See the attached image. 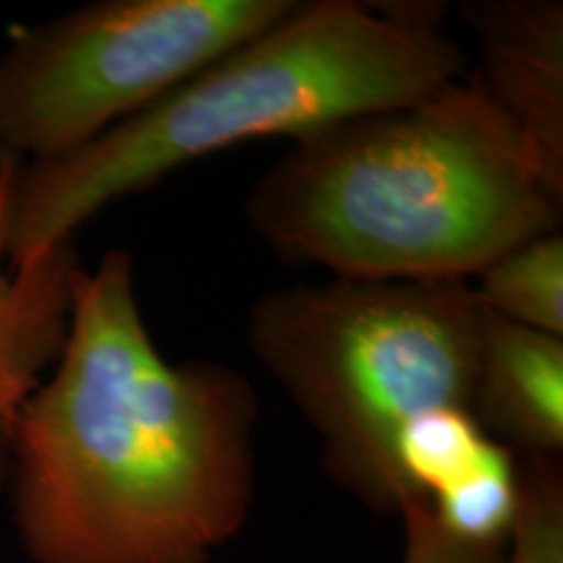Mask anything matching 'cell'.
<instances>
[{"mask_svg":"<svg viewBox=\"0 0 563 563\" xmlns=\"http://www.w3.org/2000/svg\"><path fill=\"white\" fill-rule=\"evenodd\" d=\"M473 418L517 456L563 449V336L534 332L488 311L477 361Z\"/></svg>","mask_w":563,"mask_h":563,"instance_id":"8","label":"cell"},{"mask_svg":"<svg viewBox=\"0 0 563 563\" xmlns=\"http://www.w3.org/2000/svg\"><path fill=\"white\" fill-rule=\"evenodd\" d=\"M21 165L19 157L0 152V496L9 490L21 410L58 363L74 285L84 269L76 241L53 245L24 264H9L5 220Z\"/></svg>","mask_w":563,"mask_h":563,"instance_id":"7","label":"cell"},{"mask_svg":"<svg viewBox=\"0 0 563 563\" xmlns=\"http://www.w3.org/2000/svg\"><path fill=\"white\" fill-rule=\"evenodd\" d=\"M256 389L173 363L146 327L129 251L81 269L58 363L21 410L11 506L32 563H209L256 490Z\"/></svg>","mask_w":563,"mask_h":563,"instance_id":"1","label":"cell"},{"mask_svg":"<svg viewBox=\"0 0 563 563\" xmlns=\"http://www.w3.org/2000/svg\"><path fill=\"white\" fill-rule=\"evenodd\" d=\"M485 316L473 282L332 277L262 295L245 334L332 481L397 517L410 501L399 435L426 412H473Z\"/></svg>","mask_w":563,"mask_h":563,"instance_id":"4","label":"cell"},{"mask_svg":"<svg viewBox=\"0 0 563 563\" xmlns=\"http://www.w3.org/2000/svg\"><path fill=\"white\" fill-rule=\"evenodd\" d=\"M460 16L475 34L473 76L522 136L540 173L563 191L561 0H470Z\"/></svg>","mask_w":563,"mask_h":563,"instance_id":"6","label":"cell"},{"mask_svg":"<svg viewBox=\"0 0 563 563\" xmlns=\"http://www.w3.org/2000/svg\"><path fill=\"white\" fill-rule=\"evenodd\" d=\"M493 316L534 332L563 336V238H530L496 256L473 279Z\"/></svg>","mask_w":563,"mask_h":563,"instance_id":"9","label":"cell"},{"mask_svg":"<svg viewBox=\"0 0 563 563\" xmlns=\"http://www.w3.org/2000/svg\"><path fill=\"white\" fill-rule=\"evenodd\" d=\"M561 217L563 191L473 70L290 141L245 196L274 256L347 279L473 282Z\"/></svg>","mask_w":563,"mask_h":563,"instance_id":"2","label":"cell"},{"mask_svg":"<svg viewBox=\"0 0 563 563\" xmlns=\"http://www.w3.org/2000/svg\"><path fill=\"white\" fill-rule=\"evenodd\" d=\"M295 0H97L21 30L0 53V152L24 165L81 150Z\"/></svg>","mask_w":563,"mask_h":563,"instance_id":"5","label":"cell"},{"mask_svg":"<svg viewBox=\"0 0 563 563\" xmlns=\"http://www.w3.org/2000/svg\"><path fill=\"white\" fill-rule=\"evenodd\" d=\"M443 3L295 0L269 30L58 159L21 165L5 256L24 264L112 203L256 139H300L357 112L415 102L467 76Z\"/></svg>","mask_w":563,"mask_h":563,"instance_id":"3","label":"cell"},{"mask_svg":"<svg viewBox=\"0 0 563 563\" xmlns=\"http://www.w3.org/2000/svg\"><path fill=\"white\" fill-rule=\"evenodd\" d=\"M504 563H563V473L559 456H519L517 511Z\"/></svg>","mask_w":563,"mask_h":563,"instance_id":"10","label":"cell"},{"mask_svg":"<svg viewBox=\"0 0 563 563\" xmlns=\"http://www.w3.org/2000/svg\"><path fill=\"white\" fill-rule=\"evenodd\" d=\"M405 527L402 563H504L506 543H475L446 530L426 501H407L397 514Z\"/></svg>","mask_w":563,"mask_h":563,"instance_id":"11","label":"cell"}]
</instances>
